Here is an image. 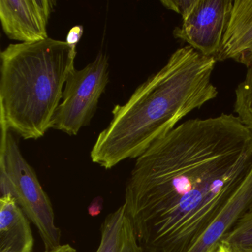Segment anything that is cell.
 Here are the masks:
<instances>
[{"instance_id":"obj_1","label":"cell","mask_w":252,"mask_h":252,"mask_svg":"<svg viewBox=\"0 0 252 252\" xmlns=\"http://www.w3.org/2000/svg\"><path fill=\"white\" fill-rule=\"evenodd\" d=\"M252 167V130L234 114L186 121L136 158L125 206L144 252H187Z\"/></svg>"},{"instance_id":"obj_2","label":"cell","mask_w":252,"mask_h":252,"mask_svg":"<svg viewBox=\"0 0 252 252\" xmlns=\"http://www.w3.org/2000/svg\"><path fill=\"white\" fill-rule=\"evenodd\" d=\"M217 62L189 45L177 49L125 104L115 106L111 122L91 150L92 161L110 169L138 158L185 116L217 98L212 82Z\"/></svg>"},{"instance_id":"obj_3","label":"cell","mask_w":252,"mask_h":252,"mask_svg":"<svg viewBox=\"0 0 252 252\" xmlns=\"http://www.w3.org/2000/svg\"><path fill=\"white\" fill-rule=\"evenodd\" d=\"M76 54L49 37L8 45L0 54V122L26 140L52 129Z\"/></svg>"},{"instance_id":"obj_4","label":"cell","mask_w":252,"mask_h":252,"mask_svg":"<svg viewBox=\"0 0 252 252\" xmlns=\"http://www.w3.org/2000/svg\"><path fill=\"white\" fill-rule=\"evenodd\" d=\"M0 125V197L12 196L37 228L45 250L55 249L62 245V234L52 203L11 131L2 122Z\"/></svg>"},{"instance_id":"obj_5","label":"cell","mask_w":252,"mask_h":252,"mask_svg":"<svg viewBox=\"0 0 252 252\" xmlns=\"http://www.w3.org/2000/svg\"><path fill=\"white\" fill-rule=\"evenodd\" d=\"M108 82L109 63L105 54L99 53L82 70L73 67L54 115L53 129L70 136L78 135L82 127L91 124Z\"/></svg>"},{"instance_id":"obj_6","label":"cell","mask_w":252,"mask_h":252,"mask_svg":"<svg viewBox=\"0 0 252 252\" xmlns=\"http://www.w3.org/2000/svg\"><path fill=\"white\" fill-rule=\"evenodd\" d=\"M233 0H197L173 36L207 57L217 58L232 11Z\"/></svg>"},{"instance_id":"obj_7","label":"cell","mask_w":252,"mask_h":252,"mask_svg":"<svg viewBox=\"0 0 252 252\" xmlns=\"http://www.w3.org/2000/svg\"><path fill=\"white\" fill-rule=\"evenodd\" d=\"M53 0H1L0 21L10 39L30 43L48 39Z\"/></svg>"},{"instance_id":"obj_8","label":"cell","mask_w":252,"mask_h":252,"mask_svg":"<svg viewBox=\"0 0 252 252\" xmlns=\"http://www.w3.org/2000/svg\"><path fill=\"white\" fill-rule=\"evenodd\" d=\"M252 212V167L229 201L187 252H212L245 215Z\"/></svg>"},{"instance_id":"obj_9","label":"cell","mask_w":252,"mask_h":252,"mask_svg":"<svg viewBox=\"0 0 252 252\" xmlns=\"http://www.w3.org/2000/svg\"><path fill=\"white\" fill-rule=\"evenodd\" d=\"M217 61L233 60L252 66V0H234Z\"/></svg>"},{"instance_id":"obj_10","label":"cell","mask_w":252,"mask_h":252,"mask_svg":"<svg viewBox=\"0 0 252 252\" xmlns=\"http://www.w3.org/2000/svg\"><path fill=\"white\" fill-rule=\"evenodd\" d=\"M33 246L30 220L12 196L0 197V252H32Z\"/></svg>"},{"instance_id":"obj_11","label":"cell","mask_w":252,"mask_h":252,"mask_svg":"<svg viewBox=\"0 0 252 252\" xmlns=\"http://www.w3.org/2000/svg\"><path fill=\"white\" fill-rule=\"evenodd\" d=\"M95 252H144L124 205L101 223V241Z\"/></svg>"},{"instance_id":"obj_12","label":"cell","mask_w":252,"mask_h":252,"mask_svg":"<svg viewBox=\"0 0 252 252\" xmlns=\"http://www.w3.org/2000/svg\"><path fill=\"white\" fill-rule=\"evenodd\" d=\"M220 243L229 252H252V212L241 218Z\"/></svg>"},{"instance_id":"obj_13","label":"cell","mask_w":252,"mask_h":252,"mask_svg":"<svg viewBox=\"0 0 252 252\" xmlns=\"http://www.w3.org/2000/svg\"><path fill=\"white\" fill-rule=\"evenodd\" d=\"M234 110L240 122L252 130V66L236 88Z\"/></svg>"},{"instance_id":"obj_14","label":"cell","mask_w":252,"mask_h":252,"mask_svg":"<svg viewBox=\"0 0 252 252\" xmlns=\"http://www.w3.org/2000/svg\"><path fill=\"white\" fill-rule=\"evenodd\" d=\"M197 0H162V4L166 9L180 14L182 20L187 18L192 11Z\"/></svg>"},{"instance_id":"obj_15","label":"cell","mask_w":252,"mask_h":252,"mask_svg":"<svg viewBox=\"0 0 252 252\" xmlns=\"http://www.w3.org/2000/svg\"><path fill=\"white\" fill-rule=\"evenodd\" d=\"M84 33L83 26L79 25V26H73L70 29L67 37H66L65 42L67 45L73 50H76L78 43L80 39H82V35Z\"/></svg>"},{"instance_id":"obj_16","label":"cell","mask_w":252,"mask_h":252,"mask_svg":"<svg viewBox=\"0 0 252 252\" xmlns=\"http://www.w3.org/2000/svg\"><path fill=\"white\" fill-rule=\"evenodd\" d=\"M43 252H78L77 250L70 244L61 245L55 249H51V250L46 251Z\"/></svg>"},{"instance_id":"obj_17","label":"cell","mask_w":252,"mask_h":252,"mask_svg":"<svg viewBox=\"0 0 252 252\" xmlns=\"http://www.w3.org/2000/svg\"><path fill=\"white\" fill-rule=\"evenodd\" d=\"M212 252H228V249L223 246V245L220 243L219 246L215 249V250L212 251Z\"/></svg>"}]
</instances>
